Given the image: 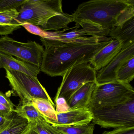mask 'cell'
Segmentation results:
<instances>
[{
    "instance_id": "6da1fadb",
    "label": "cell",
    "mask_w": 134,
    "mask_h": 134,
    "mask_svg": "<svg viewBox=\"0 0 134 134\" xmlns=\"http://www.w3.org/2000/svg\"><path fill=\"white\" fill-rule=\"evenodd\" d=\"M112 40L100 36L84 37L67 42L41 38L45 48L40 71L51 77L63 76L71 67L89 63Z\"/></svg>"
},
{
    "instance_id": "7a4b0ae2",
    "label": "cell",
    "mask_w": 134,
    "mask_h": 134,
    "mask_svg": "<svg viewBox=\"0 0 134 134\" xmlns=\"http://www.w3.org/2000/svg\"><path fill=\"white\" fill-rule=\"evenodd\" d=\"M73 22L84 21L107 32L134 17V0H91L72 14Z\"/></svg>"
},
{
    "instance_id": "3957f363",
    "label": "cell",
    "mask_w": 134,
    "mask_h": 134,
    "mask_svg": "<svg viewBox=\"0 0 134 134\" xmlns=\"http://www.w3.org/2000/svg\"><path fill=\"white\" fill-rule=\"evenodd\" d=\"M62 0H26L19 8L15 22L21 27L25 23L43 27L54 16L63 14Z\"/></svg>"
},
{
    "instance_id": "277c9868",
    "label": "cell",
    "mask_w": 134,
    "mask_h": 134,
    "mask_svg": "<svg viewBox=\"0 0 134 134\" xmlns=\"http://www.w3.org/2000/svg\"><path fill=\"white\" fill-rule=\"evenodd\" d=\"M134 98V88L130 83L115 81L96 84L88 108L93 110L112 107Z\"/></svg>"
},
{
    "instance_id": "5b68a950",
    "label": "cell",
    "mask_w": 134,
    "mask_h": 134,
    "mask_svg": "<svg viewBox=\"0 0 134 134\" xmlns=\"http://www.w3.org/2000/svg\"><path fill=\"white\" fill-rule=\"evenodd\" d=\"M91 110L93 124L102 128L134 127V98L118 105Z\"/></svg>"
},
{
    "instance_id": "8992f818",
    "label": "cell",
    "mask_w": 134,
    "mask_h": 134,
    "mask_svg": "<svg viewBox=\"0 0 134 134\" xmlns=\"http://www.w3.org/2000/svg\"><path fill=\"white\" fill-rule=\"evenodd\" d=\"M96 73L97 71L88 63L71 67L63 76L62 81L54 101L59 97H63L67 102L72 95L84 85L88 82L96 84Z\"/></svg>"
},
{
    "instance_id": "52a82bcc",
    "label": "cell",
    "mask_w": 134,
    "mask_h": 134,
    "mask_svg": "<svg viewBox=\"0 0 134 134\" xmlns=\"http://www.w3.org/2000/svg\"><path fill=\"white\" fill-rule=\"evenodd\" d=\"M6 71V77L22 102H31L35 99H43L55 105L45 88L37 78L20 72Z\"/></svg>"
},
{
    "instance_id": "ba28073f",
    "label": "cell",
    "mask_w": 134,
    "mask_h": 134,
    "mask_svg": "<svg viewBox=\"0 0 134 134\" xmlns=\"http://www.w3.org/2000/svg\"><path fill=\"white\" fill-rule=\"evenodd\" d=\"M44 48L35 41L19 42L8 36L0 38V52L28 62L40 68Z\"/></svg>"
},
{
    "instance_id": "9c48e42d",
    "label": "cell",
    "mask_w": 134,
    "mask_h": 134,
    "mask_svg": "<svg viewBox=\"0 0 134 134\" xmlns=\"http://www.w3.org/2000/svg\"><path fill=\"white\" fill-rule=\"evenodd\" d=\"M76 26L62 31L47 32L45 39L57 40L62 42H70L88 36L107 37L109 32L103 30L97 25L86 21L76 22Z\"/></svg>"
},
{
    "instance_id": "30bf717a",
    "label": "cell",
    "mask_w": 134,
    "mask_h": 134,
    "mask_svg": "<svg viewBox=\"0 0 134 134\" xmlns=\"http://www.w3.org/2000/svg\"><path fill=\"white\" fill-rule=\"evenodd\" d=\"M134 57V44L122 49L105 67L97 72L96 84L117 81L116 75L120 67L128 60Z\"/></svg>"
},
{
    "instance_id": "8fae6325",
    "label": "cell",
    "mask_w": 134,
    "mask_h": 134,
    "mask_svg": "<svg viewBox=\"0 0 134 134\" xmlns=\"http://www.w3.org/2000/svg\"><path fill=\"white\" fill-rule=\"evenodd\" d=\"M93 119L91 110L88 107H83L70 109L66 113L57 114L56 122H47L60 125L77 126L88 124Z\"/></svg>"
},
{
    "instance_id": "7c38bea8",
    "label": "cell",
    "mask_w": 134,
    "mask_h": 134,
    "mask_svg": "<svg viewBox=\"0 0 134 134\" xmlns=\"http://www.w3.org/2000/svg\"><path fill=\"white\" fill-rule=\"evenodd\" d=\"M1 68L23 73L34 78H37L41 71L40 68L35 65L0 52V69Z\"/></svg>"
},
{
    "instance_id": "4fadbf2b",
    "label": "cell",
    "mask_w": 134,
    "mask_h": 134,
    "mask_svg": "<svg viewBox=\"0 0 134 134\" xmlns=\"http://www.w3.org/2000/svg\"><path fill=\"white\" fill-rule=\"evenodd\" d=\"M122 43L112 40L109 43L96 54L89 61V64L97 72L107 65L122 50Z\"/></svg>"
},
{
    "instance_id": "5bb4252c",
    "label": "cell",
    "mask_w": 134,
    "mask_h": 134,
    "mask_svg": "<svg viewBox=\"0 0 134 134\" xmlns=\"http://www.w3.org/2000/svg\"><path fill=\"white\" fill-rule=\"evenodd\" d=\"M108 36L112 40H117L122 43V49L134 44V18L129 19L121 25L109 32Z\"/></svg>"
},
{
    "instance_id": "9a60e30c",
    "label": "cell",
    "mask_w": 134,
    "mask_h": 134,
    "mask_svg": "<svg viewBox=\"0 0 134 134\" xmlns=\"http://www.w3.org/2000/svg\"><path fill=\"white\" fill-rule=\"evenodd\" d=\"M31 124L13 111L0 127V134H25Z\"/></svg>"
},
{
    "instance_id": "2e32d148",
    "label": "cell",
    "mask_w": 134,
    "mask_h": 134,
    "mask_svg": "<svg viewBox=\"0 0 134 134\" xmlns=\"http://www.w3.org/2000/svg\"><path fill=\"white\" fill-rule=\"evenodd\" d=\"M96 84L88 82L78 89L67 102L70 109L88 107Z\"/></svg>"
},
{
    "instance_id": "e0dca14e",
    "label": "cell",
    "mask_w": 134,
    "mask_h": 134,
    "mask_svg": "<svg viewBox=\"0 0 134 134\" xmlns=\"http://www.w3.org/2000/svg\"><path fill=\"white\" fill-rule=\"evenodd\" d=\"M18 15V11L15 9L0 12V35L7 36L11 34L21 28L15 22Z\"/></svg>"
},
{
    "instance_id": "ac0fdd59",
    "label": "cell",
    "mask_w": 134,
    "mask_h": 134,
    "mask_svg": "<svg viewBox=\"0 0 134 134\" xmlns=\"http://www.w3.org/2000/svg\"><path fill=\"white\" fill-rule=\"evenodd\" d=\"M31 104L44 118L46 121L56 122L57 113L54 105L48 100L43 99H35L31 102Z\"/></svg>"
},
{
    "instance_id": "d6986e66",
    "label": "cell",
    "mask_w": 134,
    "mask_h": 134,
    "mask_svg": "<svg viewBox=\"0 0 134 134\" xmlns=\"http://www.w3.org/2000/svg\"><path fill=\"white\" fill-rule=\"evenodd\" d=\"M14 111L26 119L30 124H37L45 119L30 102H22L21 104L17 107Z\"/></svg>"
},
{
    "instance_id": "ffe728a7",
    "label": "cell",
    "mask_w": 134,
    "mask_h": 134,
    "mask_svg": "<svg viewBox=\"0 0 134 134\" xmlns=\"http://www.w3.org/2000/svg\"><path fill=\"white\" fill-rule=\"evenodd\" d=\"M73 22L72 15L63 13L62 14L54 16L47 23L46 25L41 29L44 31L69 29L68 25Z\"/></svg>"
},
{
    "instance_id": "44dd1931",
    "label": "cell",
    "mask_w": 134,
    "mask_h": 134,
    "mask_svg": "<svg viewBox=\"0 0 134 134\" xmlns=\"http://www.w3.org/2000/svg\"><path fill=\"white\" fill-rule=\"evenodd\" d=\"M47 123L56 127L63 134H93L95 129V124L93 123L77 126L60 125L51 122Z\"/></svg>"
},
{
    "instance_id": "7402d4cb",
    "label": "cell",
    "mask_w": 134,
    "mask_h": 134,
    "mask_svg": "<svg viewBox=\"0 0 134 134\" xmlns=\"http://www.w3.org/2000/svg\"><path fill=\"white\" fill-rule=\"evenodd\" d=\"M134 77V57L128 60L118 70L116 75L117 81L130 83Z\"/></svg>"
},
{
    "instance_id": "603a6c76",
    "label": "cell",
    "mask_w": 134,
    "mask_h": 134,
    "mask_svg": "<svg viewBox=\"0 0 134 134\" xmlns=\"http://www.w3.org/2000/svg\"><path fill=\"white\" fill-rule=\"evenodd\" d=\"M32 127L39 134H63L47 122L45 119L36 124H32Z\"/></svg>"
},
{
    "instance_id": "cb8c5ba5",
    "label": "cell",
    "mask_w": 134,
    "mask_h": 134,
    "mask_svg": "<svg viewBox=\"0 0 134 134\" xmlns=\"http://www.w3.org/2000/svg\"><path fill=\"white\" fill-rule=\"evenodd\" d=\"M26 0H0V12L18 10Z\"/></svg>"
},
{
    "instance_id": "d4e9b609",
    "label": "cell",
    "mask_w": 134,
    "mask_h": 134,
    "mask_svg": "<svg viewBox=\"0 0 134 134\" xmlns=\"http://www.w3.org/2000/svg\"><path fill=\"white\" fill-rule=\"evenodd\" d=\"M54 102L55 103V110L57 114L66 113L70 109L66 100L63 97L58 98Z\"/></svg>"
},
{
    "instance_id": "484cf974",
    "label": "cell",
    "mask_w": 134,
    "mask_h": 134,
    "mask_svg": "<svg viewBox=\"0 0 134 134\" xmlns=\"http://www.w3.org/2000/svg\"><path fill=\"white\" fill-rule=\"evenodd\" d=\"M102 134H134V127L116 129L113 131H105Z\"/></svg>"
},
{
    "instance_id": "4316f807",
    "label": "cell",
    "mask_w": 134,
    "mask_h": 134,
    "mask_svg": "<svg viewBox=\"0 0 134 134\" xmlns=\"http://www.w3.org/2000/svg\"><path fill=\"white\" fill-rule=\"evenodd\" d=\"M0 103L6 106L14 111L15 106L9 98L1 91H0Z\"/></svg>"
},
{
    "instance_id": "83f0119b",
    "label": "cell",
    "mask_w": 134,
    "mask_h": 134,
    "mask_svg": "<svg viewBox=\"0 0 134 134\" xmlns=\"http://www.w3.org/2000/svg\"><path fill=\"white\" fill-rule=\"evenodd\" d=\"M13 110L6 106L0 103V114L7 118L10 116Z\"/></svg>"
},
{
    "instance_id": "f1b7e54d",
    "label": "cell",
    "mask_w": 134,
    "mask_h": 134,
    "mask_svg": "<svg viewBox=\"0 0 134 134\" xmlns=\"http://www.w3.org/2000/svg\"><path fill=\"white\" fill-rule=\"evenodd\" d=\"M25 134H39L36 132L35 131L33 130V129H32V124H31V125L30 126V128L27 131H26V132H25Z\"/></svg>"
},
{
    "instance_id": "f546056e",
    "label": "cell",
    "mask_w": 134,
    "mask_h": 134,
    "mask_svg": "<svg viewBox=\"0 0 134 134\" xmlns=\"http://www.w3.org/2000/svg\"><path fill=\"white\" fill-rule=\"evenodd\" d=\"M7 118L0 114V127L4 124Z\"/></svg>"
},
{
    "instance_id": "4dcf8cb0",
    "label": "cell",
    "mask_w": 134,
    "mask_h": 134,
    "mask_svg": "<svg viewBox=\"0 0 134 134\" xmlns=\"http://www.w3.org/2000/svg\"></svg>"
}]
</instances>
